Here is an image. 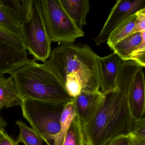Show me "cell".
<instances>
[{
	"mask_svg": "<svg viewBox=\"0 0 145 145\" xmlns=\"http://www.w3.org/2000/svg\"><path fill=\"white\" fill-rule=\"evenodd\" d=\"M141 67L134 61H123L116 88L103 94L95 117L82 124L86 145H106L117 137L131 134L136 119L130 108L129 94L134 77Z\"/></svg>",
	"mask_w": 145,
	"mask_h": 145,
	"instance_id": "cell-1",
	"label": "cell"
},
{
	"mask_svg": "<svg viewBox=\"0 0 145 145\" xmlns=\"http://www.w3.org/2000/svg\"><path fill=\"white\" fill-rule=\"evenodd\" d=\"M98 57L86 44H63L52 50L50 58L43 64L63 85L66 77L73 74L79 80L82 91L94 93L100 91Z\"/></svg>",
	"mask_w": 145,
	"mask_h": 145,
	"instance_id": "cell-2",
	"label": "cell"
},
{
	"mask_svg": "<svg viewBox=\"0 0 145 145\" xmlns=\"http://www.w3.org/2000/svg\"><path fill=\"white\" fill-rule=\"evenodd\" d=\"M11 76L21 99L67 103L73 101L56 75L34 59H30Z\"/></svg>",
	"mask_w": 145,
	"mask_h": 145,
	"instance_id": "cell-3",
	"label": "cell"
},
{
	"mask_svg": "<svg viewBox=\"0 0 145 145\" xmlns=\"http://www.w3.org/2000/svg\"><path fill=\"white\" fill-rule=\"evenodd\" d=\"M67 103L24 98L20 106L24 118L35 132L47 145H52V137L60 131L61 115Z\"/></svg>",
	"mask_w": 145,
	"mask_h": 145,
	"instance_id": "cell-4",
	"label": "cell"
},
{
	"mask_svg": "<svg viewBox=\"0 0 145 145\" xmlns=\"http://www.w3.org/2000/svg\"><path fill=\"white\" fill-rule=\"evenodd\" d=\"M47 33L51 42L74 43L85 33L69 17L60 0H40Z\"/></svg>",
	"mask_w": 145,
	"mask_h": 145,
	"instance_id": "cell-5",
	"label": "cell"
},
{
	"mask_svg": "<svg viewBox=\"0 0 145 145\" xmlns=\"http://www.w3.org/2000/svg\"><path fill=\"white\" fill-rule=\"evenodd\" d=\"M21 35L28 54L35 61L45 63L50 56L51 41L47 33L40 0H33L31 18L21 24Z\"/></svg>",
	"mask_w": 145,
	"mask_h": 145,
	"instance_id": "cell-6",
	"label": "cell"
},
{
	"mask_svg": "<svg viewBox=\"0 0 145 145\" xmlns=\"http://www.w3.org/2000/svg\"><path fill=\"white\" fill-rule=\"evenodd\" d=\"M145 8V0L117 1L100 33L94 39L96 45L98 46L106 42L111 33L122 22Z\"/></svg>",
	"mask_w": 145,
	"mask_h": 145,
	"instance_id": "cell-7",
	"label": "cell"
},
{
	"mask_svg": "<svg viewBox=\"0 0 145 145\" xmlns=\"http://www.w3.org/2000/svg\"><path fill=\"white\" fill-rule=\"evenodd\" d=\"M123 59L116 53L97 57L100 73V92L103 94L116 88L123 64Z\"/></svg>",
	"mask_w": 145,
	"mask_h": 145,
	"instance_id": "cell-8",
	"label": "cell"
},
{
	"mask_svg": "<svg viewBox=\"0 0 145 145\" xmlns=\"http://www.w3.org/2000/svg\"><path fill=\"white\" fill-rule=\"evenodd\" d=\"M104 97L100 91L92 93L81 91L79 95L73 98L77 118L82 124L88 123L95 117Z\"/></svg>",
	"mask_w": 145,
	"mask_h": 145,
	"instance_id": "cell-9",
	"label": "cell"
},
{
	"mask_svg": "<svg viewBox=\"0 0 145 145\" xmlns=\"http://www.w3.org/2000/svg\"><path fill=\"white\" fill-rule=\"evenodd\" d=\"M140 69L132 80L129 94L130 108L133 117L139 119L144 117L145 112V76L143 69Z\"/></svg>",
	"mask_w": 145,
	"mask_h": 145,
	"instance_id": "cell-10",
	"label": "cell"
},
{
	"mask_svg": "<svg viewBox=\"0 0 145 145\" xmlns=\"http://www.w3.org/2000/svg\"><path fill=\"white\" fill-rule=\"evenodd\" d=\"M27 52L18 51L0 44V76L11 74L29 61Z\"/></svg>",
	"mask_w": 145,
	"mask_h": 145,
	"instance_id": "cell-11",
	"label": "cell"
},
{
	"mask_svg": "<svg viewBox=\"0 0 145 145\" xmlns=\"http://www.w3.org/2000/svg\"><path fill=\"white\" fill-rule=\"evenodd\" d=\"M63 7L69 17L82 29L87 24L86 18L89 12L90 2L88 0H60Z\"/></svg>",
	"mask_w": 145,
	"mask_h": 145,
	"instance_id": "cell-12",
	"label": "cell"
},
{
	"mask_svg": "<svg viewBox=\"0 0 145 145\" xmlns=\"http://www.w3.org/2000/svg\"><path fill=\"white\" fill-rule=\"evenodd\" d=\"M22 99L11 76H0V111L4 108L21 106Z\"/></svg>",
	"mask_w": 145,
	"mask_h": 145,
	"instance_id": "cell-13",
	"label": "cell"
},
{
	"mask_svg": "<svg viewBox=\"0 0 145 145\" xmlns=\"http://www.w3.org/2000/svg\"><path fill=\"white\" fill-rule=\"evenodd\" d=\"M145 36V32L131 34L121 40L112 48L123 61H129L131 54L135 48L141 43Z\"/></svg>",
	"mask_w": 145,
	"mask_h": 145,
	"instance_id": "cell-14",
	"label": "cell"
},
{
	"mask_svg": "<svg viewBox=\"0 0 145 145\" xmlns=\"http://www.w3.org/2000/svg\"><path fill=\"white\" fill-rule=\"evenodd\" d=\"M2 3L12 12L20 24L28 22L31 18L33 0H2Z\"/></svg>",
	"mask_w": 145,
	"mask_h": 145,
	"instance_id": "cell-15",
	"label": "cell"
},
{
	"mask_svg": "<svg viewBox=\"0 0 145 145\" xmlns=\"http://www.w3.org/2000/svg\"><path fill=\"white\" fill-rule=\"evenodd\" d=\"M77 117L72 101L65 106L60 118V130L52 137V145H63L66 134L73 120Z\"/></svg>",
	"mask_w": 145,
	"mask_h": 145,
	"instance_id": "cell-16",
	"label": "cell"
},
{
	"mask_svg": "<svg viewBox=\"0 0 145 145\" xmlns=\"http://www.w3.org/2000/svg\"><path fill=\"white\" fill-rule=\"evenodd\" d=\"M136 16V13L131 15L111 33L107 40V44L111 50L117 43L131 34L135 27Z\"/></svg>",
	"mask_w": 145,
	"mask_h": 145,
	"instance_id": "cell-17",
	"label": "cell"
},
{
	"mask_svg": "<svg viewBox=\"0 0 145 145\" xmlns=\"http://www.w3.org/2000/svg\"><path fill=\"white\" fill-rule=\"evenodd\" d=\"M0 27L22 38L21 24L12 12L3 5L0 7Z\"/></svg>",
	"mask_w": 145,
	"mask_h": 145,
	"instance_id": "cell-18",
	"label": "cell"
},
{
	"mask_svg": "<svg viewBox=\"0 0 145 145\" xmlns=\"http://www.w3.org/2000/svg\"><path fill=\"white\" fill-rule=\"evenodd\" d=\"M63 145H86L82 124L77 117L71 123Z\"/></svg>",
	"mask_w": 145,
	"mask_h": 145,
	"instance_id": "cell-19",
	"label": "cell"
},
{
	"mask_svg": "<svg viewBox=\"0 0 145 145\" xmlns=\"http://www.w3.org/2000/svg\"><path fill=\"white\" fill-rule=\"evenodd\" d=\"M16 123L20 131V134L16 140L18 143L22 142L24 145H44L43 140L32 128L20 120H17Z\"/></svg>",
	"mask_w": 145,
	"mask_h": 145,
	"instance_id": "cell-20",
	"label": "cell"
},
{
	"mask_svg": "<svg viewBox=\"0 0 145 145\" xmlns=\"http://www.w3.org/2000/svg\"><path fill=\"white\" fill-rule=\"evenodd\" d=\"M0 44L18 51L27 52L22 38L11 33L0 27Z\"/></svg>",
	"mask_w": 145,
	"mask_h": 145,
	"instance_id": "cell-21",
	"label": "cell"
},
{
	"mask_svg": "<svg viewBox=\"0 0 145 145\" xmlns=\"http://www.w3.org/2000/svg\"><path fill=\"white\" fill-rule=\"evenodd\" d=\"M64 85L69 95L72 98L79 95L82 91L79 80L73 74H69L66 77Z\"/></svg>",
	"mask_w": 145,
	"mask_h": 145,
	"instance_id": "cell-22",
	"label": "cell"
},
{
	"mask_svg": "<svg viewBox=\"0 0 145 145\" xmlns=\"http://www.w3.org/2000/svg\"><path fill=\"white\" fill-rule=\"evenodd\" d=\"M129 60L134 61L143 67H145V36L131 54Z\"/></svg>",
	"mask_w": 145,
	"mask_h": 145,
	"instance_id": "cell-23",
	"label": "cell"
},
{
	"mask_svg": "<svg viewBox=\"0 0 145 145\" xmlns=\"http://www.w3.org/2000/svg\"><path fill=\"white\" fill-rule=\"evenodd\" d=\"M131 135L138 139H145V118L136 119Z\"/></svg>",
	"mask_w": 145,
	"mask_h": 145,
	"instance_id": "cell-24",
	"label": "cell"
},
{
	"mask_svg": "<svg viewBox=\"0 0 145 145\" xmlns=\"http://www.w3.org/2000/svg\"><path fill=\"white\" fill-rule=\"evenodd\" d=\"M136 13L135 27L131 34L145 32V8L139 10Z\"/></svg>",
	"mask_w": 145,
	"mask_h": 145,
	"instance_id": "cell-25",
	"label": "cell"
},
{
	"mask_svg": "<svg viewBox=\"0 0 145 145\" xmlns=\"http://www.w3.org/2000/svg\"><path fill=\"white\" fill-rule=\"evenodd\" d=\"M106 145H133L131 134L119 136L111 140Z\"/></svg>",
	"mask_w": 145,
	"mask_h": 145,
	"instance_id": "cell-26",
	"label": "cell"
},
{
	"mask_svg": "<svg viewBox=\"0 0 145 145\" xmlns=\"http://www.w3.org/2000/svg\"><path fill=\"white\" fill-rule=\"evenodd\" d=\"M0 145H19L12 137L9 136L6 132L0 139Z\"/></svg>",
	"mask_w": 145,
	"mask_h": 145,
	"instance_id": "cell-27",
	"label": "cell"
},
{
	"mask_svg": "<svg viewBox=\"0 0 145 145\" xmlns=\"http://www.w3.org/2000/svg\"><path fill=\"white\" fill-rule=\"evenodd\" d=\"M132 138L133 145H145V139H138L133 137Z\"/></svg>",
	"mask_w": 145,
	"mask_h": 145,
	"instance_id": "cell-28",
	"label": "cell"
},
{
	"mask_svg": "<svg viewBox=\"0 0 145 145\" xmlns=\"http://www.w3.org/2000/svg\"><path fill=\"white\" fill-rule=\"evenodd\" d=\"M5 133V131L4 129V125H2V123L1 122V120H0V139H1V137L3 136Z\"/></svg>",
	"mask_w": 145,
	"mask_h": 145,
	"instance_id": "cell-29",
	"label": "cell"
},
{
	"mask_svg": "<svg viewBox=\"0 0 145 145\" xmlns=\"http://www.w3.org/2000/svg\"><path fill=\"white\" fill-rule=\"evenodd\" d=\"M2 5V0H0V7Z\"/></svg>",
	"mask_w": 145,
	"mask_h": 145,
	"instance_id": "cell-30",
	"label": "cell"
}]
</instances>
